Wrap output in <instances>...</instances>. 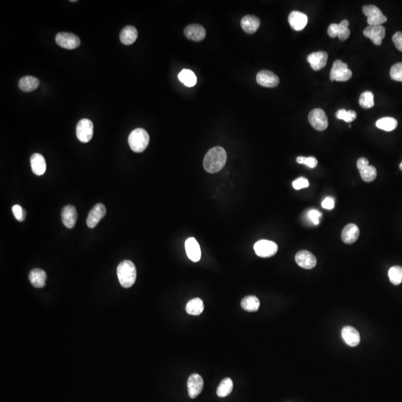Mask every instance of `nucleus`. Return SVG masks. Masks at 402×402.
<instances>
[{
	"label": "nucleus",
	"instance_id": "nucleus-1",
	"mask_svg": "<svg viewBox=\"0 0 402 402\" xmlns=\"http://www.w3.org/2000/svg\"><path fill=\"white\" fill-rule=\"evenodd\" d=\"M227 158L228 155L223 148L215 147L210 149L204 157V169L209 173H217L225 167Z\"/></svg>",
	"mask_w": 402,
	"mask_h": 402
},
{
	"label": "nucleus",
	"instance_id": "nucleus-2",
	"mask_svg": "<svg viewBox=\"0 0 402 402\" xmlns=\"http://www.w3.org/2000/svg\"><path fill=\"white\" fill-rule=\"evenodd\" d=\"M118 281L123 287L128 288L133 286L136 279V270L131 261L121 262L117 268Z\"/></svg>",
	"mask_w": 402,
	"mask_h": 402
},
{
	"label": "nucleus",
	"instance_id": "nucleus-3",
	"mask_svg": "<svg viewBox=\"0 0 402 402\" xmlns=\"http://www.w3.org/2000/svg\"><path fill=\"white\" fill-rule=\"evenodd\" d=\"M149 141L148 132L142 128L135 129L129 135V145L132 151L136 153L143 152L148 147Z\"/></svg>",
	"mask_w": 402,
	"mask_h": 402
},
{
	"label": "nucleus",
	"instance_id": "nucleus-4",
	"mask_svg": "<svg viewBox=\"0 0 402 402\" xmlns=\"http://www.w3.org/2000/svg\"><path fill=\"white\" fill-rule=\"evenodd\" d=\"M352 76V72L348 68V65L341 60H335L330 72L332 81H347Z\"/></svg>",
	"mask_w": 402,
	"mask_h": 402
},
{
	"label": "nucleus",
	"instance_id": "nucleus-5",
	"mask_svg": "<svg viewBox=\"0 0 402 402\" xmlns=\"http://www.w3.org/2000/svg\"><path fill=\"white\" fill-rule=\"evenodd\" d=\"M363 14L367 17L369 26H381L386 23L387 17L384 15L381 10L375 5H365L363 9Z\"/></svg>",
	"mask_w": 402,
	"mask_h": 402
},
{
	"label": "nucleus",
	"instance_id": "nucleus-6",
	"mask_svg": "<svg viewBox=\"0 0 402 402\" xmlns=\"http://www.w3.org/2000/svg\"><path fill=\"white\" fill-rule=\"evenodd\" d=\"M308 121L315 130L323 131L329 125L327 115L322 109H314L308 114Z\"/></svg>",
	"mask_w": 402,
	"mask_h": 402
},
{
	"label": "nucleus",
	"instance_id": "nucleus-7",
	"mask_svg": "<svg viewBox=\"0 0 402 402\" xmlns=\"http://www.w3.org/2000/svg\"><path fill=\"white\" fill-rule=\"evenodd\" d=\"M254 250L259 257H271L278 251V246L274 241L260 240L255 244Z\"/></svg>",
	"mask_w": 402,
	"mask_h": 402
},
{
	"label": "nucleus",
	"instance_id": "nucleus-8",
	"mask_svg": "<svg viewBox=\"0 0 402 402\" xmlns=\"http://www.w3.org/2000/svg\"><path fill=\"white\" fill-rule=\"evenodd\" d=\"M76 136L78 140L87 143L93 136V124L90 120L84 118L79 121L76 127Z\"/></svg>",
	"mask_w": 402,
	"mask_h": 402
},
{
	"label": "nucleus",
	"instance_id": "nucleus-9",
	"mask_svg": "<svg viewBox=\"0 0 402 402\" xmlns=\"http://www.w3.org/2000/svg\"><path fill=\"white\" fill-rule=\"evenodd\" d=\"M56 41L59 47L66 50H75L79 47L81 41L76 35L67 32H60L56 35Z\"/></svg>",
	"mask_w": 402,
	"mask_h": 402
},
{
	"label": "nucleus",
	"instance_id": "nucleus-10",
	"mask_svg": "<svg viewBox=\"0 0 402 402\" xmlns=\"http://www.w3.org/2000/svg\"><path fill=\"white\" fill-rule=\"evenodd\" d=\"M349 23L348 20H344L339 24H331L328 29V34L331 38L338 37L341 41H344L348 39L350 36V30L348 29Z\"/></svg>",
	"mask_w": 402,
	"mask_h": 402
},
{
	"label": "nucleus",
	"instance_id": "nucleus-11",
	"mask_svg": "<svg viewBox=\"0 0 402 402\" xmlns=\"http://www.w3.org/2000/svg\"><path fill=\"white\" fill-rule=\"evenodd\" d=\"M204 379L198 374H192L187 382L188 396L191 399H195L200 394L204 388Z\"/></svg>",
	"mask_w": 402,
	"mask_h": 402
},
{
	"label": "nucleus",
	"instance_id": "nucleus-12",
	"mask_svg": "<svg viewBox=\"0 0 402 402\" xmlns=\"http://www.w3.org/2000/svg\"><path fill=\"white\" fill-rule=\"evenodd\" d=\"M256 81L259 85L268 88L276 87L280 84V78L274 72L269 70H262L256 75Z\"/></svg>",
	"mask_w": 402,
	"mask_h": 402
},
{
	"label": "nucleus",
	"instance_id": "nucleus-13",
	"mask_svg": "<svg viewBox=\"0 0 402 402\" xmlns=\"http://www.w3.org/2000/svg\"><path fill=\"white\" fill-rule=\"evenodd\" d=\"M296 264L304 269L310 270L314 268L317 265V259L315 256L307 250H301L295 256Z\"/></svg>",
	"mask_w": 402,
	"mask_h": 402
},
{
	"label": "nucleus",
	"instance_id": "nucleus-14",
	"mask_svg": "<svg viewBox=\"0 0 402 402\" xmlns=\"http://www.w3.org/2000/svg\"><path fill=\"white\" fill-rule=\"evenodd\" d=\"M106 215V208L102 204H98L93 207L87 216V225L90 228H96L99 222Z\"/></svg>",
	"mask_w": 402,
	"mask_h": 402
},
{
	"label": "nucleus",
	"instance_id": "nucleus-15",
	"mask_svg": "<svg viewBox=\"0 0 402 402\" xmlns=\"http://www.w3.org/2000/svg\"><path fill=\"white\" fill-rule=\"evenodd\" d=\"M385 33V28L382 26H369L363 31L364 36L370 39L372 43L377 46L382 44Z\"/></svg>",
	"mask_w": 402,
	"mask_h": 402
},
{
	"label": "nucleus",
	"instance_id": "nucleus-16",
	"mask_svg": "<svg viewBox=\"0 0 402 402\" xmlns=\"http://www.w3.org/2000/svg\"><path fill=\"white\" fill-rule=\"evenodd\" d=\"M341 335L345 344L349 346H357L360 344V334L358 331L352 326H347L343 328Z\"/></svg>",
	"mask_w": 402,
	"mask_h": 402
},
{
	"label": "nucleus",
	"instance_id": "nucleus-17",
	"mask_svg": "<svg viewBox=\"0 0 402 402\" xmlns=\"http://www.w3.org/2000/svg\"><path fill=\"white\" fill-rule=\"evenodd\" d=\"M185 252L190 260L197 262L201 258V250L197 240L194 238H189L185 241Z\"/></svg>",
	"mask_w": 402,
	"mask_h": 402
},
{
	"label": "nucleus",
	"instance_id": "nucleus-18",
	"mask_svg": "<svg viewBox=\"0 0 402 402\" xmlns=\"http://www.w3.org/2000/svg\"><path fill=\"white\" fill-rule=\"evenodd\" d=\"M307 60L314 70H320L326 66L328 60V54L326 52L323 51L313 53L308 56Z\"/></svg>",
	"mask_w": 402,
	"mask_h": 402
},
{
	"label": "nucleus",
	"instance_id": "nucleus-19",
	"mask_svg": "<svg viewBox=\"0 0 402 402\" xmlns=\"http://www.w3.org/2000/svg\"><path fill=\"white\" fill-rule=\"evenodd\" d=\"M288 22L293 30L301 31L306 26L308 23V17L304 13L296 11H292L289 15Z\"/></svg>",
	"mask_w": 402,
	"mask_h": 402
},
{
	"label": "nucleus",
	"instance_id": "nucleus-20",
	"mask_svg": "<svg viewBox=\"0 0 402 402\" xmlns=\"http://www.w3.org/2000/svg\"><path fill=\"white\" fill-rule=\"evenodd\" d=\"M62 222L66 228L72 229L75 227L78 219L76 209L72 205L66 206L62 210Z\"/></svg>",
	"mask_w": 402,
	"mask_h": 402
},
{
	"label": "nucleus",
	"instance_id": "nucleus-21",
	"mask_svg": "<svg viewBox=\"0 0 402 402\" xmlns=\"http://www.w3.org/2000/svg\"><path fill=\"white\" fill-rule=\"evenodd\" d=\"M184 34L188 39L199 42L205 38L206 30L200 25L192 24L189 25L185 28Z\"/></svg>",
	"mask_w": 402,
	"mask_h": 402
},
{
	"label": "nucleus",
	"instance_id": "nucleus-22",
	"mask_svg": "<svg viewBox=\"0 0 402 402\" xmlns=\"http://www.w3.org/2000/svg\"><path fill=\"white\" fill-rule=\"evenodd\" d=\"M360 235L358 227L354 224L347 225L343 230L341 238L345 244H351L355 242Z\"/></svg>",
	"mask_w": 402,
	"mask_h": 402
},
{
	"label": "nucleus",
	"instance_id": "nucleus-23",
	"mask_svg": "<svg viewBox=\"0 0 402 402\" xmlns=\"http://www.w3.org/2000/svg\"><path fill=\"white\" fill-rule=\"evenodd\" d=\"M31 167L32 172L37 176L44 174L47 170V163L44 156L41 154H34L31 157Z\"/></svg>",
	"mask_w": 402,
	"mask_h": 402
},
{
	"label": "nucleus",
	"instance_id": "nucleus-24",
	"mask_svg": "<svg viewBox=\"0 0 402 402\" xmlns=\"http://www.w3.org/2000/svg\"><path fill=\"white\" fill-rule=\"evenodd\" d=\"M260 20L256 16L247 15L241 21L243 30L247 34H253L259 29Z\"/></svg>",
	"mask_w": 402,
	"mask_h": 402
},
{
	"label": "nucleus",
	"instance_id": "nucleus-25",
	"mask_svg": "<svg viewBox=\"0 0 402 402\" xmlns=\"http://www.w3.org/2000/svg\"><path fill=\"white\" fill-rule=\"evenodd\" d=\"M47 276L45 271L39 268L32 270L29 274V280L34 287L41 288L46 286Z\"/></svg>",
	"mask_w": 402,
	"mask_h": 402
},
{
	"label": "nucleus",
	"instance_id": "nucleus-26",
	"mask_svg": "<svg viewBox=\"0 0 402 402\" xmlns=\"http://www.w3.org/2000/svg\"><path fill=\"white\" fill-rule=\"evenodd\" d=\"M137 38V30L133 26H126L120 33V41L124 45H131L136 41Z\"/></svg>",
	"mask_w": 402,
	"mask_h": 402
},
{
	"label": "nucleus",
	"instance_id": "nucleus-27",
	"mask_svg": "<svg viewBox=\"0 0 402 402\" xmlns=\"http://www.w3.org/2000/svg\"><path fill=\"white\" fill-rule=\"evenodd\" d=\"M40 81L33 76H25L19 81V87L24 92H32L39 87Z\"/></svg>",
	"mask_w": 402,
	"mask_h": 402
},
{
	"label": "nucleus",
	"instance_id": "nucleus-28",
	"mask_svg": "<svg viewBox=\"0 0 402 402\" xmlns=\"http://www.w3.org/2000/svg\"><path fill=\"white\" fill-rule=\"evenodd\" d=\"M204 310V302L200 298H194L188 301L185 307V311L191 315H200Z\"/></svg>",
	"mask_w": 402,
	"mask_h": 402
},
{
	"label": "nucleus",
	"instance_id": "nucleus-29",
	"mask_svg": "<svg viewBox=\"0 0 402 402\" xmlns=\"http://www.w3.org/2000/svg\"><path fill=\"white\" fill-rule=\"evenodd\" d=\"M241 305L245 311L248 312H255L257 311L260 307V301L256 296H247L242 299Z\"/></svg>",
	"mask_w": 402,
	"mask_h": 402
},
{
	"label": "nucleus",
	"instance_id": "nucleus-30",
	"mask_svg": "<svg viewBox=\"0 0 402 402\" xmlns=\"http://www.w3.org/2000/svg\"><path fill=\"white\" fill-rule=\"evenodd\" d=\"M178 78L186 87H192L197 84V77L190 69H182L178 75Z\"/></svg>",
	"mask_w": 402,
	"mask_h": 402
},
{
	"label": "nucleus",
	"instance_id": "nucleus-31",
	"mask_svg": "<svg viewBox=\"0 0 402 402\" xmlns=\"http://www.w3.org/2000/svg\"><path fill=\"white\" fill-rule=\"evenodd\" d=\"M398 121L392 117L380 118L376 122V127L385 131H392L397 127Z\"/></svg>",
	"mask_w": 402,
	"mask_h": 402
},
{
	"label": "nucleus",
	"instance_id": "nucleus-32",
	"mask_svg": "<svg viewBox=\"0 0 402 402\" xmlns=\"http://www.w3.org/2000/svg\"><path fill=\"white\" fill-rule=\"evenodd\" d=\"M233 389V382L230 378H226L219 384L217 389V395L219 397L225 398L232 393Z\"/></svg>",
	"mask_w": 402,
	"mask_h": 402
},
{
	"label": "nucleus",
	"instance_id": "nucleus-33",
	"mask_svg": "<svg viewBox=\"0 0 402 402\" xmlns=\"http://www.w3.org/2000/svg\"><path fill=\"white\" fill-rule=\"evenodd\" d=\"M388 276L392 284L399 286L402 283V267H392L389 270Z\"/></svg>",
	"mask_w": 402,
	"mask_h": 402
},
{
	"label": "nucleus",
	"instance_id": "nucleus-34",
	"mask_svg": "<svg viewBox=\"0 0 402 402\" xmlns=\"http://www.w3.org/2000/svg\"><path fill=\"white\" fill-rule=\"evenodd\" d=\"M359 104L364 109L372 108L375 105L373 93L370 91L363 92L360 95V99H359Z\"/></svg>",
	"mask_w": 402,
	"mask_h": 402
},
{
	"label": "nucleus",
	"instance_id": "nucleus-35",
	"mask_svg": "<svg viewBox=\"0 0 402 402\" xmlns=\"http://www.w3.org/2000/svg\"><path fill=\"white\" fill-rule=\"evenodd\" d=\"M362 179L365 182H372L375 180L377 176V171L374 166H368L367 167L359 171Z\"/></svg>",
	"mask_w": 402,
	"mask_h": 402
},
{
	"label": "nucleus",
	"instance_id": "nucleus-36",
	"mask_svg": "<svg viewBox=\"0 0 402 402\" xmlns=\"http://www.w3.org/2000/svg\"><path fill=\"white\" fill-rule=\"evenodd\" d=\"M336 117L338 119L344 120L346 122H351L357 118V114L354 111L341 109L336 113Z\"/></svg>",
	"mask_w": 402,
	"mask_h": 402
},
{
	"label": "nucleus",
	"instance_id": "nucleus-37",
	"mask_svg": "<svg viewBox=\"0 0 402 402\" xmlns=\"http://www.w3.org/2000/svg\"><path fill=\"white\" fill-rule=\"evenodd\" d=\"M390 77L394 81L402 82V62L396 63L392 66Z\"/></svg>",
	"mask_w": 402,
	"mask_h": 402
},
{
	"label": "nucleus",
	"instance_id": "nucleus-38",
	"mask_svg": "<svg viewBox=\"0 0 402 402\" xmlns=\"http://www.w3.org/2000/svg\"><path fill=\"white\" fill-rule=\"evenodd\" d=\"M296 162H297L299 164L305 165V166H308L310 169H314V168L317 167V159L314 157H298L297 158H296Z\"/></svg>",
	"mask_w": 402,
	"mask_h": 402
},
{
	"label": "nucleus",
	"instance_id": "nucleus-39",
	"mask_svg": "<svg viewBox=\"0 0 402 402\" xmlns=\"http://www.w3.org/2000/svg\"><path fill=\"white\" fill-rule=\"evenodd\" d=\"M13 214L18 222H23L26 219V212L21 206L14 205L12 207Z\"/></svg>",
	"mask_w": 402,
	"mask_h": 402
},
{
	"label": "nucleus",
	"instance_id": "nucleus-40",
	"mask_svg": "<svg viewBox=\"0 0 402 402\" xmlns=\"http://www.w3.org/2000/svg\"><path fill=\"white\" fill-rule=\"evenodd\" d=\"M320 217H322V213L317 210H310L307 213V218L314 225L320 224Z\"/></svg>",
	"mask_w": 402,
	"mask_h": 402
},
{
	"label": "nucleus",
	"instance_id": "nucleus-41",
	"mask_svg": "<svg viewBox=\"0 0 402 402\" xmlns=\"http://www.w3.org/2000/svg\"><path fill=\"white\" fill-rule=\"evenodd\" d=\"M292 185H293V187L295 189L299 190L309 186V182L305 178L299 177L296 179V180L293 181Z\"/></svg>",
	"mask_w": 402,
	"mask_h": 402
},
{
	"label": "nucleus",
	"instance_id": "nucleus-42",
	"mask_svg": "<svg viewBox=\"0 0 402 402\" xmlns=\"http://www.w3.org/2000/svg\"><path fill=\"white\" fill-rule=\"evenodd\" d=\"M393 42L394 43L396 49L399 51L402 52V32H396L393 36Z\"/></svg>",
	"mask_w": 402,
	"mask_h": 402
},
{
	"label": "nucleus",
	"instance_id": "nucleus-43",
	"mask_svg": "<svg viewBox=\"0 0 402 402\" xmlns=\"http://www.w3.org/2000/svg\"><path fill=\"white\" fill-rule=\"evenodd\" d=\"M322 207L326 210H333L335 208V200L331 197H326L322 202Z\"/></svg>",
	"mask_w": 402,
	"mask_h": 402
},
{
	"label": "nucleus",
	"instance_id": "nucleus-44",
	"mask_svg": "<svg viewBox=\"0 0 402 402\" xmlns=\"http://www.w3.org/2000/svg\"><path fill=\"white\" fill-rule=\"evenodd\" d=\"M368 166H369V163L367 159L364 158V157H362V158H360L358 160H357V167L359 171L364 169V168L367 167Z\"/></svg>",
	"mask_w": 402,
	"mask_h": 402
},
{
	"label": "nucleus",
	"instance_id": "nucleus-45",
	"mask_svg": "<svg viewBox=\"0 0 402 402\" xmlns=\"http://www.w3.org/2000/svg\"><path fill=\"white\" fill-rule=\"evenodd\" d=\"M399 168H400L401 170L402 171V163H401L400 166H399Z\"/></svg>",
	"mask_w": 402,
	"mask_h": 402
}]
</instances>
